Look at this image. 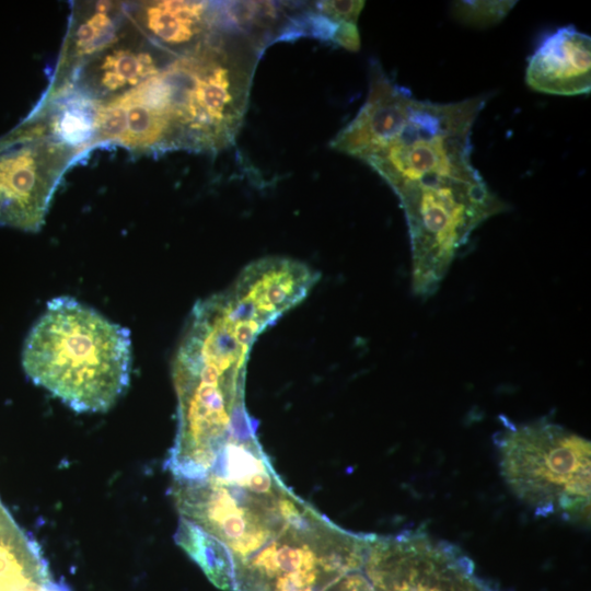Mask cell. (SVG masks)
Returning <instances> with one entry per match:
<instances>
[{
  "label": "cell",
  "mask_w": 591,
  "mask_h": 591,
  "mask_svg": "<svg viewBox=\"0 0 591 591\" xmlns=\"http://www.w3.org/2000/svg\"><path fill=\"white\" fill-rule=\"evenodd\" d=\"M501 420L494 441L511 493L535 515L589 522L590 441L546 418Z\"/></svg>",
  "instance_id": "277c9868"
},
{
  "label": "cell",
  "mask_w": 591,
  "mask_h": 591,
  "mask_svg": "<svg viewBox=\"0 0 591 591\" xmlns=\"http://www.w3.org/2000/svg\"><path fill=\"white\" fill-rule=\"evenodd\" d=\"M175 540L216 587L233 591L234 564L231 554L221 542L182 518Z\"/></svg>",
  "instance_id": "9a60e30c"
},
{
  "label": "cell",
  "mask_w": 591,
  "mask_h": 591,
  "mask_svg": "<svg viewBox=\"0 0 591 591\" xmlns=\"http://www.w3.org/2000/svg\"><path fill=\"white\" fill-rule=\"evenodd\" d=\"M255 339L228 323L190 320L173 361L178 425L166 466L175 478L205 474L246 410L244 383Z\"/></svg>",
  "instance_id": "6da1fadb"
},
{
  "label": "cell",
  "mask_w": 591,
  "mask_h": 591,
  "mask_svg": "<svg viewBox=\"0 0 591 591\" xmlns=\"http://www.w3.org/2000/svg\"><path fill=\"white\" fill-rule=\"evenodd\" d=\"M262 45L243 31L216 30L161 69L176 149L218 151L242 125Z\"/></svg>",
  "instance_id": "3957f363"
},
{
  "label": "cell",
  "mask_w": 591,
  "mask_h": 591,
  "mask_svg": "<svg viewBox=\"0 0 591 591\" xmlns=\"http://www.w3.org/2000/svg\"><path fill=\"white\" fill-rule=\"evenodd\" d=\"M129 23L127 3L76 2L48 92L60 89L81 65L117 42Z\"/></svg>",
  "instance_id": "4fadbf2b"
},
{
  "label": "cell",
  "mask_w": 591,
  "mask_h": 591,
  "mask_svg": "<svg viewBox=\"0 0 591 591\" xmlns=\"http://www.w3.org/2000/svg\"><path fill=\"white\" fill-rule=\"evenodd\" d=\"M160 77L159 71L126 93L95 102L93 146L115 143L137 153L176 149Z\"/></svg>",
  "instance_id": "9c48e42d"
},
{
  "label": "cell",
  "mask_w": 591,
  "mask_h": 591,
  "mask_svg": "<svg viewBox=\"0 0 591 591\" xmlns=\"http://www.w3.org/2000/svg\"><path fill=\"white\" fill-rule=\"evenodd\" d=\"M369 538L333 523L288 528L246 561L233 591H320L363 566Z\"/></svg>",
  "instance_id": "52a82bcc"
},
{
  "label": "cell",
  "mask_w": 591,
  "mask_h": 591,
  "mask_svg": "<svg viewBox=\"0 0 591 591\" xmlns=\"http://www.w3.org/2000/svg\"><path fill=\"white\" fill-rule=\"evenodd\" d=\"M0 591H68L0 501Z\"/></svg>",
  "instance_id": "5bb4252c"
},
{
  "label": "cell",
  "mask_w": 591,
  "mask_h": 591,
  "mask_svg": "<svg viewBox=\"0 0 591 591\" xmlns=\"http://www.w3.org/2000/svg\"><path fill=\"white\" fill-rule=\"evenodd\" d=\"M362 568L363 566L338 575L328 581L320 591H374Z\"/></svg>",
  "instance_id": "ac0fdd59"
},
{
  "label": "cell",
  "mask_w": 591,
  "mask_h": 591,
  "mask_svg": "<svg viewBox=\"0 0 591 591\" xmlns=\"http://www.w3.org/2000/svg\"><path fill=\"white\" fill-rule=\"evenodd\" d=\"M410 240L415 294L436 293L474 231L508 209L482 175H430L396 193Z\"/></svg>",
  "instance_id": "5b68a950"
},
{
  "label": "cell",
  "mask_w": 591,
  "mask_h": 591,
  "mask_svg": "<svg viewBox=\"0 0 591 591\" xmlns=\"http://www.w3.org/2000/svg\"><path fill=\"white\" fill-rule=\"evenodd\" d=\"M489 95L434 103L396 84L384 104L369 166L418 175L442 170L473 151V126Z\"/></svg>",
  "instance_id": "8992f818"
},
{
  "label": "cell",
  "mask_w": 591,
  "mask_h": 591,
  "mask_svg": "<svg viewBox=\"0 0 591 591\" xmlns=\"http://www.w3.org/2000/svg\"><path fill=\"white\" fill-rule=\"evenodd\" d=\"M514 4L515 1H456L453 9L463 23L484 27L502 20Z\"/></svg>",
  "instance_id": "2e32d148"
},
{
  "label": "cell",
  "mask_w": 591,
  "mask_h": 591,
  "mask_svg": "<svg viewBox=\"0 0 591 591\" xmlns=\"http://www.w3.org/2000/svg\"><path fill=\"white\" fill-rule=\"evenodd\" d=\"M525 82L534 91L580 95L591 90V38L572 25L546 35L529 58Z\"/></svg>",
  "instance_id": "7c38bea8"
},
{
  "label": "cell",
  "mask_w": 591,
  "mask_h": 591,
  "mask_svg": "<svg viewBox=\"0 0 591 591\" xmlns=\"http://www.w3.org/2000/svg\"><path fill=\"white\" fill-rule=\"evenodd\" d=\"M171 56L148 42L130 19L117 42L86 60L65 85L45 97L74 93L93 102L107 101L158 73Z\"/></svg>",
  "instance_id": "30bf717a"
},
{
  "label": "cell",
  "mask_w": 591,
  "mask_h": 591,
  "mask_svg": "<svg viewBox=\"0 0 591 591\" xmlns=\"http://www.w3.org/2000/svg\"><path fill=\"white\" fill-rule=\"evenodd\" d=\"M127 8L140 34L172 55L192 49L222 23V5L208 1H140Z\"/></svg>",
  "instance_id": "8fae6325"
},
{
  "label": "cell",
  "mask_w": 591,
  "mask_h": 591,
  "mask_svg": "<svg viewBox=\"0 0 591 591\" xmlns=\"http://www.w3.org/2000/svg\"><path fill=\"white\" fill-rule=\"evenodd\" d=\"M316 11L336 23L357 24L364 1H320Z\"/></svg>",
  "instance_id": "e0dca14e"
},
{
  "label": "cell",
  "mask_w": 591,
  "mask_h": 591,
  "mask_svg": "<svg viewBox=\"0 0 591 591\" xmlns=\"http://www.w3.org/2000/svg\"><path fill=\"white\" fill-rule=\"evenodd\" d=\"M26 375L77 412L108 409L131 369L130 332L71 297H56L23 347Z\"/></svg>",
  "instance_id": "7a4b0ae2"
},
{
  "label": "cell",
  "mask_w": 591,
  "mask_h": 591,
  "mask_svg": "<svg viewBox=\"0 0 591 591\" xmlns=\"http://www.w3.org/2000/svg\"><path fill=\"white\" fill-rule=\"evenodd\" d=\"M80 153L32 112L0 137V227L36 232L67 167Z\"/></svg>",
  "instance_id": "ba28073f"
}]
</instances>
